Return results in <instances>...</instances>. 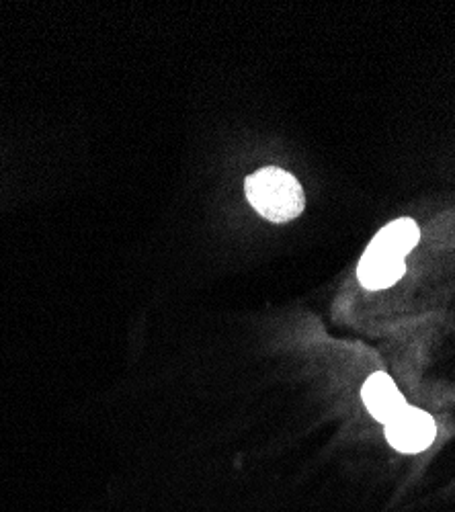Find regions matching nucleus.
<instances>
[{
  "label": "nucleus",
  "instance_id": "obj_2",
  "mask_svg": "<svg viewBox=\"0 0 455 512\" xmlns=\"http://www.w3.org/2000/svg\"><path fill=\"white\" fill-rule=\"evenodd\" d=\"M244 191L261 216L273 224L296 220L306 207L300 181L283 168L267 166L257 170L244 183Z\"/></svg>",
  "mask_w": 455,
  "mask_h": 512
},
{
  "label": "nucleus",
  "instance_id": "obj_4",
  "mask_svg": "<svg viewBox=\"0 0 455 512\" xmlns=\"http://www.w3.org/2000/svg\"><path fill=\"white\" fill-rule=\"evenodd\" d=\"M361 398L367 412L384 424H388L408 406L404 396L396 388L394 379L384 371H378L367 377V381L361 388Z\"/></svg>",
  "mask_w": 455,
  "mask_h": 512
},
{
  "label": "nucleus",
  "instance_id": "obj_1",
  "mask_svg": "<svg viewBox=\"0 0 455 512\" xmlns=\"http://www.w3.org/2000/svg\"><path fill=\"white\" fill-rule=\"evenodd\" d=\"M421 240L415 220L400 218L386 224L369 242L357 265V277L369 291L392 287L406 273V256Z\"/></svg>",
  "mask_w": 455,
  "mask_h": 512
},
{
  "label": "nucleus",
  "instance_id": "obj_3",
  "mask_svg": "<svg viewBox=\"0 0 455 512\" xmlns=\"http://www.w3.org/2000/svg\"><path fill=\"white\" fill-rule=\"evenodd\" d=\"M437 426L429 412L406 406L386 424V439L400 453H421L433 445Z\"/></svg>",
  "mask_w": 455,
  "mask_h": 512
}]
</instances>
